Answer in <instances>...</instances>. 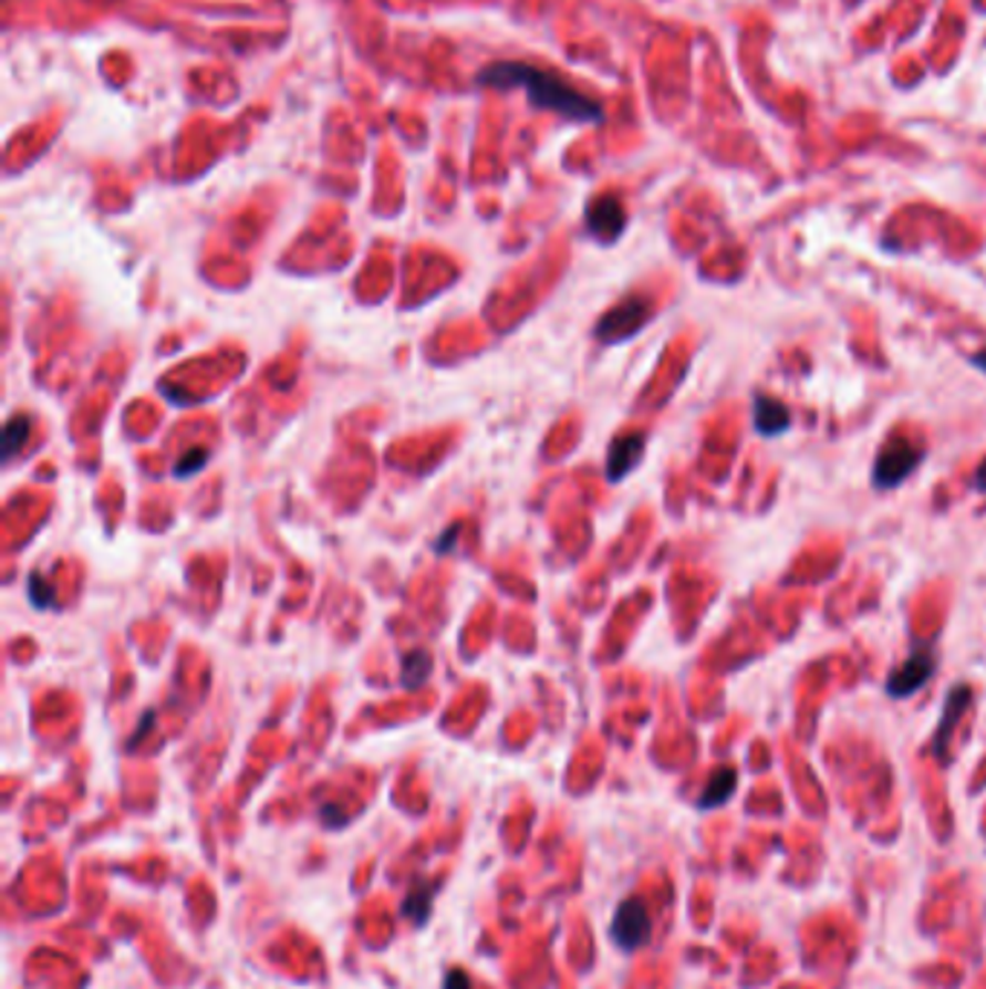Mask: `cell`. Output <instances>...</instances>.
Masks as SVG:
<instances>
[{
	"mask_svg": "<svg viewBox=\"0 0 986 989\" xmlns=\"http://www.w3.org/2000/svg\"><path fill=\"white\" fill-rule=\"evenodd\" d=\"M432 894H434L432 883H417L414 885V892L408 894V899H405L403 912L412 917L417 926L419 923H426L428 915H432Z\"/></svg>",
	"mask_w": 986,
	"mask_h": 989,
	"instance_id": "cell-11",
	"label": "cell"
},
{
	"mask_svg": "<svg viewBox=\"0 0 986 989\" xmlns=\"http://www.w3.org/2000/svg\"><path fill=\"white\" fill-rule=\"evenodd\" d=\"M27 431H30V426H27V420H21V417H15V420L9 423L7 437H3V449H7V458H12V455H15L18 443L27 440Z\"/></svg>",
	"mask_w": 986,
	"mask_h": 989,
	"instance_id": "cell-12",
	"label": "cell"
},
{
	"mask_svg": "<svg viewBox=\"0 0 986 989\" xmlns=\"http://www.w3.org/2000/svg\"><path fill=\"white\" fill-rule=\"evenodd\" d=\"M920 460H923V451L917 446H912L905 437H891L880 449V458H876L874 466L876 489L900 487L905 478H912Z\"/></svg>",
	"mask_w": 986,
	"mask_h": 989,
	"instance_id": "cell-2",
	"label": "cell"
},
{
	"mask_svg": "<svg viewBox=\"0 0 986 989\" xmlns=\"http://www.w3.org/2000/svg\"><path fill=\"white\" fill-rule=\"evenodd\" d=\"M934 675V657L928 652L912 654L905 659L903 666L889 675V695L891 697H912L914 691H920L928 683V677Z\"/></svg>",
	"mask_w": 986,
	"mask_h": 989,
	"instance_id": "cell-5",
	"label": "cell"
},
{
	"mask_svg": "<svg viewBox=\"0 0 986 989\" xmlns=\"http://www.w3.org/2000/svg\"><path fill=\"white\" fill-rule=\"evenodd\" d=\"M735 781H738V772H735L733 767H724V770H717L715 775H712L709 784H706V790H703L700 802H697V804H700L703 810L720 808V804H724L726 799L733 795Z\"/></svg>",
	"mask_w": 986,
	"mask_h": 989,
	"instance_id": "cell-10",
	"label": "cell"
},
{
	"mask_svg": "<svg viewBox=\"0 0 986 989\" xmlns=\"http://www.w3.org/2000/svg\"><path fill=\"white\" fill-rule=\"evenodd\" d=\"M480 82L492 84V87H523L532 105L556 111L561 116H570V119H602V111H599L593 98L582 96L570 84L561 82L559 75L532 67V64H495V67L480 73Z\"/></svg>",
	"mask_w": 986,
	"mask_h": 989,
	"instance_id": "cell-1",
	"label": "cell"
},
{
	"mask_svg": "<svg viewBox=\"0 0 986 989\" xmlns=\"http://www.w3.org/2000/svg\"><path fill=\"white\" fill-rule=\"evenodd\" d=\"M645 435H622L620 440H613L611 455H608V478L622 480L636 464L643 458Z\"/></svg>",
	"mask_w": 986,
	"mask_h": 989,
	"instance_id": "cell-6",
	"label": "cell"
},
{
	"mask_svg": "<svg viewBox=\"0 0 986 989\" xmlns=\"http://www.w3.org/2000/svg\"><path fill=\"white\" fill-rule=\"evenodd\" d=\"M197 464H203V455H195L191 460H183V464L177 466V475H188V469H195Z\"/></svg>",
	"mask_w": 986,
	"mask_h": 989,
	"instance_id": "cell-15",
	"label": "cell"
},
{
	"mask_svg": "<svg viewBox=\"0 0 986 989\" xmlns=\"http://www.w3.org/2000/svg\"><path fill=\"white\" fill-rule=\"evenodd\" d=\"M975 489L986 492V458H984V464L978 466V472H975Z\"/></svg>",
	"mask_w": 986,
	"mask_h": 989,
	"instance_id": "cell-14",
	"label": "cell"
},
{
	"mask_svg": "<svg viewBox=\"0 0 986 989\" xmlns=\"http://www.w3.org/2000/svg\"><path fill=\"white\" fill-rule=\"evenodd\" d=\"M651 319V304L643 299H627L611 310V313L599 322L596 336L602 342H622V339L634 336L636 330L643 327Z\"/></svg>",
	"mask_w": 986,
	"mask_h": 989,
	"instance_id": "cell-4",
	"label": "cell"
},
{
	"mask_svg": "<svg viewBox=\"0 0 986 989\" xmlns=\"http://www.w3.org/2000/svg\"><path fill=\"white\" fill-rule=\"evenodd\" d=\"M972 365L980 367V371H986V351L978 353V356H972Z\"/></svg>",
	"mask_w": 986,
	"mask_h": 989,
	"instance_id": "cell-16",
	"label": "cell"
},
{
	"mask_svg": "<svg viewBox=\"0 0 986 989\" xmlns=\"http://www.w3.org/2000/svg\"><path fill=\"white\" fill-rule=\"evenodd\" d=\"M753 423L755 431L764 437L785 435L787 428H790V412H787V405H781L778 399L758 397L753 405Z\"/></svg>",
	"mask_w": 986,
	"mask_h": 989,
	"instance_id": "cell-8",
	"label": "cell"
},
{
	"mask_svg": "<svg viewBox=\"0 0 986 989\" xmlns=\"http://www.w3.org/2000/svg\"><path fill=\"white\" fill-rule=\"evenodd\" d=\"M443 989H471L469 975H466L464 969H452V972L446 975V981H443Z\"/></svg>",
	"mask_w": 986,
	"mask_h": 989,
	"instance_id": "cell-13",
	"label": "cell"
},
{
	"mask_svg": "<svg viewBox=\"0 0 986 989\" xmlns=\"http://www.w3.org/2000/svg\"><path fill=\"white\" fill-rule=\"evenodd\" d=\"M611 937L620 949L634 952L640 946L648 944L651 937V917L640 899H625L611 923Z\"/></svg>",
	"mask_w": 986,
	"mask_h": 989,
	"instance_id": "cell-3",
	"label": "cell"
},
{
	"mask_svg": "<svg viewBox=\"0 0 986 989\" xmlns=\"http://www.w3.org/2000/svg\"><path fill=\"white\" fill-rule=\"evenodd\" d=\"M969 700H972V691L966 689V686H957V689L949 691V697H946V709H943L941 727H937V735H934V756H943V752H946V743H949V738H952V729L957 727L961 715L969 709Z\"/></svg>",
	"mask_w": 986,
	"mask_h": 989,
	"instance_id": "cell-9",
	"label": "cell"
},
{
	"mask_svg": "<svg viewBox=\"0 0 986 989\" xmlns=\"http://www.w3.org/2000/svg\"><path fill=\"white\" fill-rule=\"evenodd\" d=\"M588 226H591V232L602 240H613L616 235L622 232V226H625V211H622L620 200H613V197H602L591 206L588 211Z\"/></svg>",
	"mask_w": 986,
	"mask_h": 989,
	"instance_id": "cell-7",
	"label": "cell"
}]
</instances>
